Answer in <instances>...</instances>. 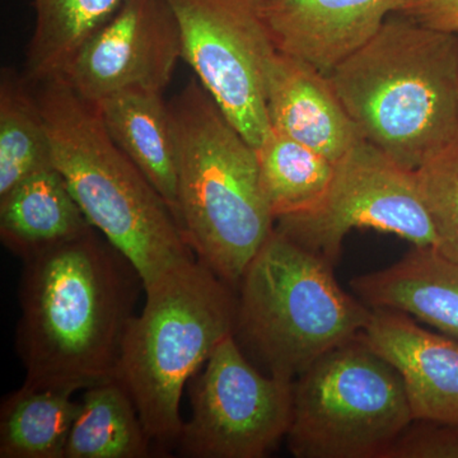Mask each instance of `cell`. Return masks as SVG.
I'll return each instance as SVG.
<instances>
[{
    "label": "cell",
    "mask_w": 458,
    "mask_h": 458,
    "mask_svg": "<svg viewBox=\"0 0 458 458\" xmlns=\"http://www.w3.org/2000/svg\"><path fill=\"white\" fill-rule=\"evenodd\" d=\"M457 447H458V430H457Z\"/></svg>",
    "instance_id": "obj_26"
},
{
    "label": "cell",
    "mask_w": 458,
    "mask_h": 458,
    "mask_svg": "<svg viewBox=\"0 0 458 458\" xmlns=\"http://www.w3.org/2000/svg\"><path fill=\"white\" fill-rule=\"evenodd\" d=\"M146 302L123 337L114 378L131 394L150 438L176 445L183 388L234 335L237 289L198 258L144 288Z\"/></svg>",
    "instance_id": "obj_5"
},
{
    "label": "cell",
    "mask_w": 458,
    "mask_h": 458,
    "mask_svg": "<svg viewBox=\"0 0 458 458\" xmlns=\"http://www.w3.org/2000/svg\"><path fill=\"white\" fill-rule=\"evenodd\" d=\"M182 59L232 125L255 149L271 131L267 69L276 53L251 0H167Z\"/></svg>",
    "instance_id": "obj_9"
},
{
    "label": "cell",
    "mask_w": 458,
    "mask_h": 458,
    "mask_svg": "<svg viewBox=\"0 0 458 458\" xmlns=\"http://www.w3.org/2000/svg\"><path fill=\"white\" fill-rule=\"evenodd\" d=\"M267 106L274 131L334 164L363 140L328 75L278 50L267 64Z\"/></svg>",
    "instance_id": "obj_14"
},
{
    "label": "cell",
    "mask_w": 458,
    "mask_h": 458,
    "mask_svg": "<svg viewBox=\"0 0 458 458\" xmlns=\"http://www.w3.org/2000/svg\"><path fill=\"white\" fill-rule=\"evenodd\" d=\"M401 0H267L259 13L274 47L330 74L396 12Z\"/></svg>",
    "instance_id": "obj_13"
},
{
    "label": "cell",
    "mask_w": 458,
    "mask_h": 458,
    "mask_svg": "<svg viewBox=\"0 0 458 458\" xmlns=\"http://www.w3.org/2000/svg\"><path fill=\"white\" fill-rule=\"evenodd\" d=\"M351 288L369 309L405 313L458 340V262L432 246H414L391 267L355 276Z\"/></svg>",
    "instance_id": "obj_15"
},
{
    "label": "cell",
    "mask_w": 458,
    "mask_h": 458,
    "mask_svg": "<svg viewBox=\"0 0 458 458\" xmlns=\"http://www.w3.org/2000/svg\"><path fill=\"white\" fill-rule=\"evenodd\" d=\"M49 134L32 84L3 68L0 75V197L27 177L53 167Z\"/></svg>",
    "instance_id": "obj_21"
},
{
    "label": "cell",
    "mask_w": 458,
    "mask_h": 458,
    "mask_svg": "<svg viewBox=\"0 0 458 458\" xmlns=\"http://www.w3.org/2000/svg\"><path fill=\"white\" fill-rule=\"evenodd\" d=\"M399 372L414 421L458 426V340L390 310H373L360 333Z\"/></svg>",
    "instance_id": "obj_12"
},
{
    "label": "cell",
    "mask_w": 458,
    "mask_h": 458,
    "mask_svg": "<svg viewBox=\"0 0 458 458\" xmlns=\"http://www.w3.org/2000/svg\"><path fill=\"white\" fill-rule=\"evenodd\" d=\"M415 176L436 237L434 249L458 262V140L430 157Z\"/></svg>",
    "instance_id": "obj_23"
},
{
    "label": "cell",
    "mask_w": 458,
    "mask_h": 458,
    "mask_svg": "<svg viewBox=\"0 0 458 458\" xmlns=\"http://www.w3.org/2000/svg\"><path fill=\"white\" fill-rule=\"evenodd\" d=\"M360 137L417 171L458 140V35L393 13L328 74Z\"/></svg>",
    "instance_id": "obj_2"
},
{
    "label": "cell",
    "mask_w": 458,
    "mask_h": 458,
    "mask_svg": "<svg viewBox=\"0 0 458 458\" xmlns=\"http://www.w3.org/2000/svg\"><path fill=\"white\" fill-rule=\"evenodd\" d=\"M92 228L54 165L36 172L0 197V238L22 260Z\"/></svg>",
    "instance_id": "obj_17"
},
{
    "label": "cell",
    "mask_w": 458,
    "mask_h": 458,
    "mask_svg": "<svg viewBox=\"0 0 458 458\" xmlns=\"http://www.w3.org/2000/svg\"><path fill=\"white\" fill-rule=\"evenodd\" d=\"M182 59L167 0H123L66 68L72 89L92 104L126 90L164 92Z\"/></svg>",
    "instance_id": "obj_11"
},
{
    "label": "cell",
    "mask_w": 458,
    "mask_h": 458,
    "mask_svg": "<svg viewBox=\"0 0 458 458\" xmlns=\"http://www.w3.org/2000/svg\"><path fill=\"white\" fill-rule=\"evenodd\" d=\"M251 2L256 4V7H258V5L262 4V3L267 2V0H251Z\"/></svg>",
    "instance_id": "obj_25"
},
{
    "label": "cell",
    "mask_w": 458,
    "mask_h": 458,
    "mask_svg": "<svg viewBox=\"0 0 458 458\" xmlns=\"http://www.w3.org/2000/svg\"><path fill=\"white\" fill-rule=\"evenodd\" d=\"M256 153L276 221L313 209L327 195L335 172L327 157L274 131Z\"/></svg>",
    "instance_id": "obj_22"
},
{
    "label": "cell",
    "mask_w": 458,
    "mask_h": 458,
    "mask_svg": "<svg viewBox=\"0 0 458 458\" xmlns=\"http://www.w3.org/2000/svg\"><path fill=\"white\" fill-rule=\"evenodd\" d=\"M396 234L412 246L436 245L415 171L361 140L335 164L327 195L307 212L280 216L276 229L335 267L354 229Z\"/></svg>",
    "instance_id": "obj_8"
},
{
    "label": "cell",
    "mask_w": 458,
    "mask_h": 458,
    "mask_svg": "<svg viewBox=\"0 0 458 458\" xmlns=\"http://www.w3.org/2000/svg\"><path fill=\"white\" fill-rule=\"evenodd\" d=\"M73 391L23 384L0 405V458H64L80 401Z\"/></svg>",
    "instance_id": "obj_19"
},
{
    "label": "cell",
    "mask_w": 458,
    "mask_h": 458,
    "mask_svg": "<svg viewBox=\"0 0 458 458\" xmlns=\"http://www.w3.org/2000/svg\"><path fill=\"white\" fill-rule=\"evenodd\" d=\"M95 105L111 140L155 186L177 219L179 150L162 93L126 90Z\"/></svg>",
    "instance_id": "obj_16"
},
{
    "label": "cell",
    "mask_w": 458,
    "mask_h": 458,
    "mask_svg": "<svg viewBox=\"0 0 458 458\" xmlns=\"http://www.w3.org/2000/svg\"><path fill=\"white\" fill-rule=\"evenodd\" d=\"M370 313L339 285L334 265L274 228L238 283L234 337L262 372L294 382L360 335Z\"/></svg>",
    "instance_id": "obj_6"
},
{
    "label": "cell",
    "mask_w": 458,
    "mask_h": 458,
    "mask_svg": "<svg viewBox=\"0 0 458 458\" xmlns=\"http://www.w3.org/2000/svg\"><path fill=\"white\" fill-rule=\"evenodd\" d=\"M293 382L262 372L234 335L223 340L191 386V418L176 443L186 458H264L285 438Z\"/></svg>",
    "instance_id": "obj_10"
},
{
    "label": "cell",
    "mask_w": 458,
    "mask_h": 458,
    "mask_svg": "<svg viewBox=\"0 0 458 458\" xmlns=\"http://www.w3.org/2000/svg\"><path fill=\"white\" fill-rule=\"evenodd\" d=\"M394 13L427 29L458 35V0H401Z\"/></svg>",
    "instance_id": "obj_24"
},
{
    "label": "cell",
    "mask_w": 458,
    "mask_h": 458,
    "mask_svg": "<svg viewBox=\"0 0 458 458\" xmlns=\"http://www.w3.org/2000/svg\"><path fill=\"white\" fill-rule=\"evenodd\" d=\"M31 84L54 167L90 225L137 267L144 288L197 258L165 199L111 140L98 106L64 75Z\"/></svg>",
    "instance_id": "obj_3"
},
{
    "label": "cell",
    "mask_w": 458,
    "mask_h": 458,
    "mask_svg": "<svg viewBox=\"0 0 458 458\" xmlns=\"http://www.w3.org/2000/svg\"><path fill=\"white\" fill-rule=\"evenodd\" d=\"M123 0H33L35 30L26 50L29 82L65 73L90 36L116 13Z\"/></svg>",
    "instance_id": "obj_20"
},
{
    "label": "cell",
    "mask_w": 458,
    "mask_h": 458,
    "mask_svg": "<svg viewBox=\"0 0 458 458\" xmlns=\"http://www.w3.org/2000/svg\"><path fill=\"white\" fill-rule=\"evenodd\" d=\"M412 423L399 372L360 334L295 379L285 441L297 458H386Z\"/></svg>",
    "instance_id": "obj_7"
},
{
    "label": "cell",
    "mask_w": 458,
    "mask_h": 458,
    "mask_svg": "<svg viewBox=\"0 0 458 458\" xmlns=\"http://www.w3.org/2000/svg\"><path fill=\"white\" fill-rule=\"evenodd\" d=\"M177 150V219L194 254L237 289L276 228L258 153L197 77L168 102Z\"/></svg>",
    "instance_id": "obj_4"
},
{
    "label": "cell",
    "mask_w": 458,
    "mask_h": 458,
    "mask_svg": "<svg viewBox=\"0 0 458 458\" xmlns=\"http://www.w3.org/2000/svg\"><path fill=\"white\" fill-rule=\"evenodd\" d=\"M22 261L25 385L75 393L114 379L144 289L137 267L95 228Z\"/></svg>",
    "instance_id": "obj_1"
},
{
    "label": "cell",
    "mask_w": 458,
    "mask_h": 458,
    "mask_svg": "<svg viewBox=\"0 0 458 458\" xmlns=\"http://www.w3.org/2000/svg\"><path fill=\"white\" fill-rule=\"evenodd\" d=\"M152 445L131 394L114 378L84 390L64 458H148Z\"/></svg>",
    "instance_id": "obj_18"
}]
</instances>
